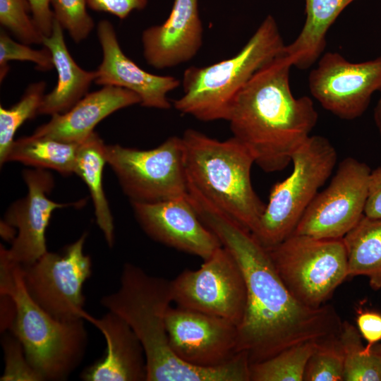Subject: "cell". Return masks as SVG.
I'll list each match as a JSON object with an SVG mask.
<instances>
[{
	"mask_svg": "<svg viewBox=\"0 0 381 381\" xmlns=\"http://www.w3.org/2000/svg\"><path fill=\"white\" fill-rule=\"evenodd\" d=\"M190 202L202 222L219 238L240 266L247 291L246 308L238 327V353L250 364L291 346L339 335L342 321L334 308H312L289 291L268 250L247 229L193 190Z\"/></svg>",
	"mask_w": 381,
	"mask_h": 381,
	"instance_id": "1",
	"label": "cell"
},
{
	"mask_svg": "<svg viewBox=\"0 0 381 381\" xmlns=\"http://www.w3.org/2000/svg\"><path fill=\"white\" fill-rule=\"evenodd\" d=\"M289 56L282 53L260 68L234 99L227 119L233 137L264 171L284 169L308 139L318 114L307 97H295Z\"/></svg>",
	"mask_w": 381,
	"mask_h": 381,
	"instance_id": "2",
	"label": "cell"
},
{
	"mask_svg": "<svg viewBox=\"0 0 381 381\" xmlns=\"http://www.w3.org/2000/svg\"><path fill=\"white\" fill-rule=\"evenodd\" d=\"M100 302L121 318L139 339L146 360V381H250V363L245 353L213 368L193 366L175 355L166 325L172 303L170 280L126 263L119 288Z\"/></svg>",
	"mask_w": 381,
	"mask_h": 381,
	"instance_id": "3",
	"label": "cell"
},
{
	"mask_svg": "<svg viewBox=\"0 0 381 381\" xmlns=\"http://www.w3.org/2000/svg\"><path fill=\"white\" fill-rule=\"evenodd\" d=\"M188 181L216 207L253 233L265 208L255 192L254 159L236 138L218 140L188 128L182 135Z\"/></svg>",
	"mask_w": 381,
	"mask_h": 381,
	"instance_id": "4",
	"label": "cell"
},
{
	"mask_svg": "<svg viewBox=\"0 0 381 381\" xmlns=\"http://www.w3.org/2000/svg\"><path fill=\"white\" fill-rule=\"evenodd\" d=\"M1 294L11 296L16 313L11 326L32 368L43 380H66L80 365L87 345L84 319L57 320L30 296L21 265L1 262Z\"/></svg>",
	"mask_w": 381,
	"mask_h": 381,
	"instance_id": "5",
	"label": "cell"
},
{
	"mask_svg": "<svg viewBox=\"0 0 381 381\" xmlns=\"http://www.w3.org/2000/svg\"><path fill=\"white\" fill-rule=\"evenodd\" d=\"M274 17L268 15L234 56L184 71L183 95L173 107L202 121L226 120L238 93L250 78L285 47Z\"/></svg>",
	"mask_w": 381,
	"mask_h": 381,
	"instance_id": "6",
	"label": "cell"
},
{
	"mask_svg": "<svg viewBox=\"0 0 381 381\" xmlns=\"http://www.w3.org/2000/svg\"><path fill=\"white\" fill-rule=\"evenodd\" d=\"M335 147L324 136L310 135L291 158L293 170L272 188L267 204L255 231L252 233L270 248L294 233L319 189L336 166Z\"/></svg>",
	"mask_w": 381,
	"mask_h": 381,
	"instance_id": "7",
	"label": "cell"
},
{
	"mask_svg": "<svg viewBox=\"0 0 381 381\" xmlns=\"http://www.w3.org/2000/svg\"><path fill=\"white\" fill-rule=\"evenodd\" d=\"M267 249L287 289L309 307L325 305L349 277L342 238H319L293 233Z\"/></svg>",
	"mask_w": 381,
	"mask_h": 381,
	"instance_id": "8",
	"label": "cell"
},
{
	"mask_svg": "<svg viewBox=\"0 0 381 381\" xmlns=\"http://www.w3.org/2000/svg\"><path fill=\"white\" fill-rule=\"evenodd\" d=\"M104 152L107 164L131 202H154L188 195L181 137L171 136L150 150L106 145Z\"/></svg>",
	"mask_w": 381,
	"mask_h": 381,
	"instance_id": "9",
	"label": "cell"
},
{
	"mask_svg": "<svg viewBox=\"0 0 381 381\" xmlns=\"http://www.w3.org/2000/svg\"><path fill=\"white\" fill-rule=\"evenodd\" d=\"M84 233L60 253L47 252L35 262L21 265L25 288L31 298L54 318L84 319L83 284L92 273V261L84 253Z\"/></svg>",
	"mask_w": 381,
	"mask_h": 381,
	"instance_id": "10",
	"label": "cell"
},
{
	"mask_svg": "<svg viewBox=\"0 0 381 381\" xmlns=\"http://www.w3.org/2000/svg\"><path fill=\"white\" fill-rule=\"evenodd\" d=\"M171 282L176 306L241 322L247 291L242 270L224 247L217 248L198 270H184Z\"/></svg>",
	"mask_w": 381,
	"mask_h": 381,
	"instance_id": "11",
	"label": "cell"
},
{
	"mask_svg": "<svg viewBox=\"0 0 381 381\" xmlns=\"http://www.w3.org/2000/svg\"><path fill=\"white\" fill-rule=\"evenodd\" d=\"M371 169L348 157L340 162L327 187L306 210L294 234L319 238H343L361 220Z\"/></svg>",
	"mask_w": 381,
	"mask_h": 381,
	"instance_id": "12",
	"label": "cell"
},
{
	"mask_svg": "<svg viewBox=\"0 0 381 381\" xmlns=\"http://www.w3.org/2000/svg\"><path fill=\"white\" fill-rule=\"evenodd\" d=\"M308 87L324 109L340 119H355L381 91V56L352 63L339 53L327 52L310 73Z\"/></svg>",
	"mask_w": 381,
	"mask_h": 381,
	"instance_id": "13",
	"label": "cell"
},
{
	"mask_svg": "<svg viewBox=\"0 0 381 381\" xmlns=\"http://www.w3.org/2000/svg\"><path fill=\"white\" fill-rule=\"evenodd\" d=\"M166 325L172 351L191 365L217 367L238 353V326L225 318L170 306Z\"/></svg>",
	"mask_w": 381,
	"mask_h": 381,
	"instance_id": "14",
	"label": "cell"
},
{
	"mask_svg": "<svg viewBox=\"0 0 381 381\" xmlns=\"http://www.w3.org/2000/svg\"><path fill=\"white\" fill-rule=\"evenodd\" d=\"M23 176L28 193L9 207L4 222L16 229L17 234L9 249L1 246V253L13 263L27 265L47 252L45 232L52 212L79 202L58 203L47 197L54 181L47 169H25Z\"/></svg>",
	"mask_w": 381,
	"mask_h": 381,
	"instance_id": "15",
	"label": "cell"
},
{
	"mask_svg": "<svg viewBox=\"0 0 381 381\" xmlns=\"http://www.w3.org/2000/svg\"><path fill=\"white\" fill-rule=\"evenodd\" d=\"M136 220L153 240L203 260L222 246L186 197L143 202L131 201Z\"/></svg>",
	"mask_w": 381,
	"mask_h": 381,
	"instance_id": "16",
	"label": "cell"
},
{
	"mask_svg": "<svg viewBox=\"0 0 381 381\" xmlns=\"http://www.w3.org/2000/svg\"><path fill=\"white\" fill-rule=\"evenodd\" d=\"M97 37L102 50V60L96 70L95 83L102 86H116L135 93L140 105L158 109H169L167 95L181 85L171 75L147 72L122 51L112 24L107 20L97 25Z\"/></svg>",
	"mask_w": 381,
	"mask_h": 381,
	"instance_id": "17",
	"label": "cell"
},
{
	"mask_svg": "<svg viewBox=\"0 0 381 381\" xmlns=\"http://www.w3.org/2000/svg\"><path fill=\"white\" fill-rule=\"evenodd\" d=\"M143 56L152 67L164 69L190 61L203 42L198 0H174L166 20L142 33Z\"/></svg>",
	"mask_w": 381,
	"mask_h": 381,
	"instance_id": "18",
	"label": "cell"
},
{
	"mask_svg": "<svg viewBox=\"0 0 381 381\" xmlns=\"http://www.w3.org/2000/svg\"><path fill=\"white\" fill-rule=\"evenodd\" d=\"M84 320L94 325L106 341L102 358L81 374L85 381H146V360L143 346L129 325L109 311L99 318L86 313Z\"/></svg>",
	"mask_w": 381,
	"mask_h": 381,
	"instance_id": "19",
	"label": "cell"
},
{
	"mask_svg": "<svg viewBox=\"0 0 381 381\" xmlns=\"http://www.w3.org/2000/svg\"><path fill=\"white\" fill-rule=\"evenodd\" d=\"M137 104H140V99L133 92L116 86H103L86 94L68 111L52 116L32 135L80 144L94 132L102 120L121 109Z\"/></svg>",
	"mask_w": 381,
	"mask_h": 381,
	"instance_id": "20",
	"label": "cell"
},
{
	"mask_svg": "<svg viewBox=\"0 0 381 381\" xmlns=\"http://www.w3.org/2000/svg\"><path fill=\"white\" fill-rule=\"evenodd\" d=\"M63 30L54 19L52 34L43 39L42 45L52 54L58 80L55 87L44 95L38 114L53 116L68 111L87 94L96 78V71H85L74 61L66 47Z\"/></svg>",
	"mask_w": 381,
	"mask_h": 381,
	"instance_id": "21",
	"label": "cell"
},
{
	"mask_svg": "<svg viewBox=\"0 0 381 381\" xmlns=\"http://www.w3.org/2000/svg\"><path fill=\"white\" fill-rule=\"evenodd\" d=\"M353 0H306V18L301 32L284 52L293 66L306 69L322 56L327 32L341 12Z\"/></svg>",
	"mask_w": 381,
	"mask_h": 381,
	"instance_id": "22",
	"label": "cell"
},
{
	"mask_svg": "<svg viewBox=\"0 0 381 381\" xmlns=\"http://www.w3.org/2000/svg\"><path fill=\"white\" fill-rule=\"evenodd\" d=\"M105 145L95 132L80 143L75 174L89 189L97 224L109 246L111 247L114 242L113 217L102 186L103 169L107 164Z\"/></svg>",
	"mask_w": 381,
	"mask_h": 381,
	"instance_id": "23",
	"label": "cell"
},
{
	"mask_svg": "<svg viewBox=\"0 0 381 381\" xmlns=\"http://www.w3.org/2000/svg\"><path fill=\"white\" fill-rule=\"evenodd\" d=\"M79 144L33 135L16 140L4 164L18 162L37 169H53L61 174H75Z\"/></svg>",
	"mask_w": 381,
	"mask_h": 381,
	"instance_id": "24",
	"label": "cell"
},
{
	"mask_svg": "<svg viewBox=\"0 0 381 381\" xmlns=\"http://www.w3.org/2000/svg\"><path fill=\"white\" fill-rule=\"evenodd\" d=\"M342 239L347 253L349 277L366 276L373 287L381 279V218L364 214Z\"/></svg>",
	"mask_w": 381,
	"mask_h": 381,
	"instance_id": "25",
	"label": "cell"
},
{
	"mask_svg": "<svg viewBox=\"0 0 381 381\" xmlns=\"http://www.w3.org/2000/svg\"><path fill=\"white\" fill-rule=\"evenodd\" d=\"M338 339L344 353L343 381H381V355L363 345L357 327L342 322Z\"/></svg>",
	"mask_w": 381,
	"mask_h": 381,
	"instance_id": "26",
	"label": "cell"
},
{
	"mask_svg": "<svg viewBox=\"0 0 381 381\" xmlns=\"http://www.w3.org/2000/svg\"><path fill=\"white\" fill-rule=\"evenodd\" d=\"M318 341L288 348L265 361L250 364V381H303L308 361Z\"/></svg>",
	"mask_w": 381,
	"mask_h": 381,
	"instance_id": "27",
	"label": "cell"
},
{
	"mask_svg": "<svg viewBox=\"0 0 381 381\" xmlns=\"http://www.w3.org/2000/svg\"><path fill=\"white\" fill-rule=\"evenodd\" d=\"M46 83L40 81L30 85L18 102L8 109L0 107V164L6 157L18 128L28 119L38 114L44 95Z\"/></svg>",
	"mask_w": 381,
	"mask_h": 381,
	"instance_id": "28",
	"label": "cell"
},
{
	"mask_svg": "<svg viewBox=\"0 0 381 381\" xmlns=\"http://www.w3.org/2000/svg\"><path fill=\"white\" fill-rule=\"evenodd\" d=\"M344 353L338 336L319 341L309 358L304 381H343Z\"/></svg>",
	"mask_w": 381,
	"mask_h": 381,
	"instance_id": "29",
	"label": "cell"
},
{
	"mask_svg": "<svg viewBox=\"0 0 381 381\" xmlns=\"http://www.w3.org/2000/svg\"><path fill=\"white\" fill-rule=\"evenodd\" d=\"M27 0H0V23L17 40L26 44H40L44 36L35 26Z\"/></svg>",
	"mask_w": 381,
	"mask_h": 381,
	"instance_id": "30",
	"label": "cell"
},
{
	"mask_svg": "<svg viewBox=\"0 0 381 381\" xmlns=\"http://www.w3.org/2000/svg\"><path fill=\"white\" fill-rule=\"evenodd\" d=\"M54 19L75 43L85 40L95 27L87 11V0H51Z\"/></svg>",
	"mask_w": 381,
	"mask_h": 381,
	"instance_id": "31",
	"label": "cell"
},
{
	"mask_svg": "<svg viewBox=\"0 0 381 381\" xmlns=\"http://www.w3.org/2000/svg\"><path fill=\"white\" fill-rule=\"evenodd\" d=\"M10 61H30L37 66L40 71H47L54 67L50 51L44 47L41 49H34L28 44L14 41L4 31L0 32V80L4 79L9 68Z\"/></svg>",
	"mask_w": 381,
	"mask_h": 381,
	"instance_id": "32",
	"label": "cell"
},
{
	"mask_svg": "<svg viewBox=\"0 0 381 381\" xmlns=\"http://www.w3.org/2000/svg\"><path fill=\"white\" fill-rule=\"evenodd\" d=\"M3 346L6 365L0 380H43L29 363L23 348L16 337L4 338Z\"/></svg>",
	"mask_w": 381,
	"mask_h": 381,
	"instance_id": "33",
	"label": "cell"
},
{
	"mask_svg": "<svg viewBox=\"0 0 381 381\" xmlns=\"http://www.w3.org/2000/svg\"><path fill=\"white\" fill-rule=\"evenodd\" d=\"M147 4L148 0H87L90 9L110 13L121 20L133 11L144 9Z\"/></svg>",
	"mask_w": 381,
	"mask_h": 381,
	"instance_id": "34",
	"label": "cell"
},
{
	"mask_svg": "<svg viewBox=\"0 0 381 381\" xmlns=\"http://www.w3.org/2000/svg\"><path fill=\"white\" fill-rule=\"evenodd\" d=\"M356 325L362 338L367 341V348L381 341V314L373 310H359Z\"/></svg>",
	"mask_w": 381,
	"mask_h": 381,
	"instance_id": "35",
	"label": "cell"
},
{
	"mask_svg": "<svg viewBox=\"0 0 381 381\" xmlns=\"http://www.w3.org/2000/svg\"><path fill=\"white\" fill-rule=\"evenodd\" d=\"M30 6L34 23L44 37L52 32L54 13L51 9V0H27Z\"/></svg>",
	"mask_w": 381,
	"mask_h": 381,
	"instance_id": "36",
	"label": "cell"
},
{
	"mask_svg": "<svg viewBox=\"0 0 381 381\" xmlns=\"http://www.w3.org/2000/svg\"><path fill=\"white\" fill-rule=\"evenodd\" d=\"M364 214L370 218H381V165L371 169Z\"/></svg>",
	"mask_w": 381,
	"mask_h": 381,
	"instance_id": "37",
	"label": "cell"
},
{
	"mask_svg": "<svg viewBox=\"0 0 381 381\" xmlns=\"http://www.w3.org/2000/svg\"><path fill=\"white\" fill-rule=\"evenodd\" d=\"M374 121L381 138V95L374 109Z\"/></svg>",
	"mask_w": 381,
	"mask_h": 381,
	"instance_id": "38",
	"label": "cell"
},
{
	"mask_svg": "<svg viewBox=\"0 0 381 381\" xmlns=\"http://www.w3.org/2000/svg\"><path fill=\"white\" fill-rule=\"evenodd\" d=\"M373 348L381 355V344H376L373 346Z\"/></svg>",
	"mask_w": 381,
	"mask_h": 381,
	"instance_id": "39",
	"label": "cell"
},
{
	"mask_svg": "<svg viewBox=\"0 0 381 381\" xmlns=\"http://www.w3.org/2000/svg\"><path fill=\"white\" fill-rule=\"evenodd\" d=\"M373 288L375 289H381V279L378 281Z\"/></svg>",
	"mask_w": 381,
	"mask_h": 381,
	"instance_id": "40",
	"label": "cell"
}]
</instances>
